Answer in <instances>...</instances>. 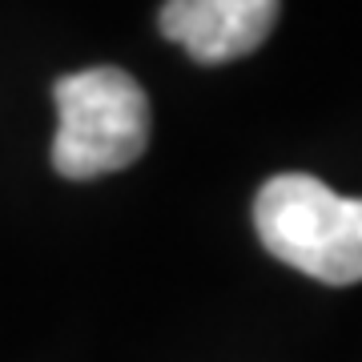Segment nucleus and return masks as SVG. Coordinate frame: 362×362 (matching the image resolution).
Returning <instances> with one entry per match:
<instances>
[{"label":"nucleus","mask_w":362,"mask_h":362,"mask_svg":"<svg viewBox=\"0 0 362 362\" xmlns=\"http://www.w3.org/2000/svg\"><path fill=\"white\" fill-rule=\"evenodd\" d=\"M282 13V0H165L161 33L197 65H226L262 49Z\"/></svg>","instance_id":"obj_3"},{"label":"nucleus","mask_w":362,"mask_h":362,"mask_svg":"<svg viewBox=\"0 0 362 362\" xmlns=\"http://www.w3.org/2000/svg\"><path fill=\"white\" fill-rule=\"evenodd\" d=\"M57 137L52 169L69 181H93L129 169L149 145V97L125 69L101 65L52 85Z\"/></svg>","instance_id":"obj_2"},{"label":"nucleus","mask_w":362,"mask_h":362,"mask_svg":"<svg viewBox=\"0 0 362 362\" xmlns=\"http://www.w3.org/2000/svg\"><path fill=\"white\" fill-rule=\"evenodd\" d=\"M262 246L326 286L362 278V202L334 194L310 173H278L254 202Z\"/></svg>","instance_id":"obj_1"}]
</instances>
